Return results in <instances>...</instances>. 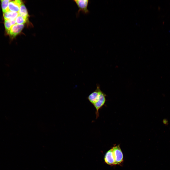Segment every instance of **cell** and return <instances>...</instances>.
I'll return each mask as SVG.
<instances>
[{
    "instance_id": "6da1fadb",
    "label": "cell",
    "mask_w": 170,
    "mask_h": 170,
    "mask_svg": "<svg viewBox=\"0 0 170 170\" xmlns=\"http://www.w3.org/2000/svg\"><path fill=\"white\" fill-rule=\"evenodd\" d=\"M106 94L101 91L99 85H97L96 89L87 97L89 102L95 108L96 119L99 116V111L104 105L106 101Z\"/></svg>"
},
{
    "instance_id": "7a4b0ae2",
    "label": "cell",
    "mask_w": 170,
    "mask_h": 170,
    "mask_svg": "<svg viewBox=\"0 0 170 170\" xmlns=\"http://www.w3.org/2000/svg\"><path fill=\"white\" fill-rule=\"evenodd\" d=\"M112 148L115 160V165H119L123 161V154L120 145L115 146Z\"/></svg>"
},
{
    "instance_id": "3957f363",
    "label": "cell",
    "mask_w": 170,
    "mask_h": 170,
    "mask_svg": "<svg viewBox=\"0 0 170 170\" xmlns=\"http://www.w3.org/2000/svg\"><path fill=\"white\" fill-rule=\"evenodd\" d=\"M73 1L76 3L78 8L77 16L78 15L81 11L85 14L89 13V11L88 8L89 0H74Z\"/></svg>"
},
{
    "instance_id": "277c9868",
    "label": "cell",
    "mask_w": 170,
    "mask_h": 170,
    "mask_svg": "<svg viewBox=\"0 0 170 170\" xmlns=\"http://www.w3.org/2000/svg\"><path fill=\"white\" fill-rule=\"evenodd\" d=\"M24 27V24H16L13 25L7 33L11 37L14 38L20 32Z\"/></svg>"
},
{
    "instance_id": "5b68a950",
    "label": "cell",
    "mask_w": 170,
    "mask_h": 170,
    "mask_svg": "<svg viewBox=\"0 0 170 170\" xmlns=\"http://www.w3.org/2000/svg\"><path fill=\"white\" fill-rule=\"evenodd\" d=\"M22 3V1L21 0H11L8 4V11L18 12Z\"/></svg>"
},
{
    "instance_id": "8992f818",
    "label": "cell",
    "mask_w": 170,
    "mask_h": 170,
    "mask_svg": "<svg viewBox=\"0 0 170 170\" xmlns=\"http://www.w3.org/2000/svg\"><path fill=\"white\" fill-rule=\"evenodd\" d=\"M104 160L106 163L109 165H115V160L112 148L109 150L106 153Z\"/></svg>"
},
{
    "instance_id": "52a82bcc",
    "label": "cell",
    "mask_w": 170,
    "mask_h": 170,
    "mask_svg": "<svg viewBox=\"0 0 170 170\" xmlns=\"http://www.w3.org/2000/svg\"><path fill=\"white\" fill-rule=\"evenodd\" d=\"M18 15V12L10 11L3 13V16L4 20L15 19Z\"/></svg>"
},
{
    "instance_id": "ba28073f",
    "label": "cell",
    "mask_w": 170,
    "mask_h": 170,
    "mask_svg": "<svg viewBox=\"0 0 170 170\" xmlns=\"http://www.w3.org/2000/svg\"><path fill=\"white\" fill-rule=\"evenodd\" d=\"M19 15L28 20L29 15L26 7L23 3L22 4L18 12Z\"/></svg>"
},
{
    "instance_id": "9c48e42d",
    "label": "cell",
    "mask_w": 170,
    "mask_h": 170,
    "mask_svg": "<svg viewBox=\"0 0 170 170\" xmlns=\"http://www.w3.org/2000/svg\"><path fill=\"white\" fill-rule=\"evenodd\" d=\"M15 19L6 20H5L4 24L6 32L8 31L12 26L16 23Z\"/></svg>"
},
{
    "instance_id": "30bf717a",
    "label": "cell",
    "mask_w": 170,
    "mask_h": 170,
    "mask_svg": "<svg viewBox=\"0 0 170 170\" xmlns=\"http://www.w3.org/2000/svg\"><path fill=\"white\" fill-rule=\"evenodd\" d=\"M10 0H1L2 8L3 13L8 11V5Z\"/></svg>"
},
{
    "instance_id": "8fae6325",
    "label": "cell",
    "mask_w": 170,
    "mask_h": 170,
    "mask_svg": "<svg viewBox=\"0 0 170 170\" xmlns=\"http://www.w3.org/2000/svg\"><path fill=\"white\" fill-rule=\"evenodd\" d=\"M16 23L19 24H23L28 20L18 15L15 19Z\"/></svg>"
}]
</instances>
